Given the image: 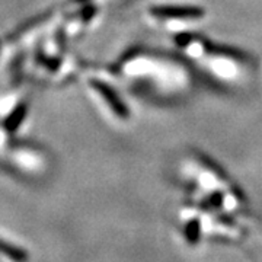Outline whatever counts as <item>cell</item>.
<instances>
[{
    "label": "cell",
    "instance_id": "6da1fadb",
    "mask_svg": "<svg viewBox=\"0 0 262 262\" xmlns=\"http://www.w3.org/2000/svg\"><path fill=\"white\" fill-rule=\"evenodd\" d=\"M153 18L158 19L160 22H185V20H191V19H196L200 16V10L198 9H170V8H162V9L151 10Z\"/></svg>",
    "mask_w": 262,
    "mask_h": 262
},
{
    "label": "cell",
    "instance_id": "277c9868",
    "mask_svg": "<svg viewBox=\"0 0 262 262\" xmlns=\"http://www.w3.org/2000/svg\"><path fill=\"white\" fill-rule=\"evenodd\" d=\"M24 115H25V106H20V108L16 110V113L13 114L9 120H8V127H9V128H15L19 124V120H20Z\"/></svg>",
    "mask_w": 262,
    "mask_h": 262
},
{
    "label": "cell",
    "instance_id": "3957f363",
    "mask_svg": "<svg viewBox=\"0 0 262 262\" xmlns=\"http://www.w3.org/2000/svg\"><path fill=\"white\" fill-rule=\"evenodd\" d=\"M0 252L8 255L9 258H13V259H25L27 258V253L24 252L22 249H19L13 245L6 244L3 241H0Z\"/></svg>",
    "mask_w": 262,
    "mask_h": 262
},
{
    "label": "cell",
    "instance_id": "7a4b0ae2",
    "mask_svg": "<svg viewBox=\"0 0 262 262\" xmlns=\"http://www.w3.org/2000/svg\"><path fill=\"white\" fill-rule=\"evenodd\" d=\"M91 84H92V88H95V91L102 96L103 99H106V103L110 105V108L113 110L114 114H117L118 117H127V111H125L124 105L120 101V98L110 89V86H106L102 82H98V80L91 82Z\"/></svg>",
    "mask_w": 262,
    "mask_h": 262
}]
</instances>
